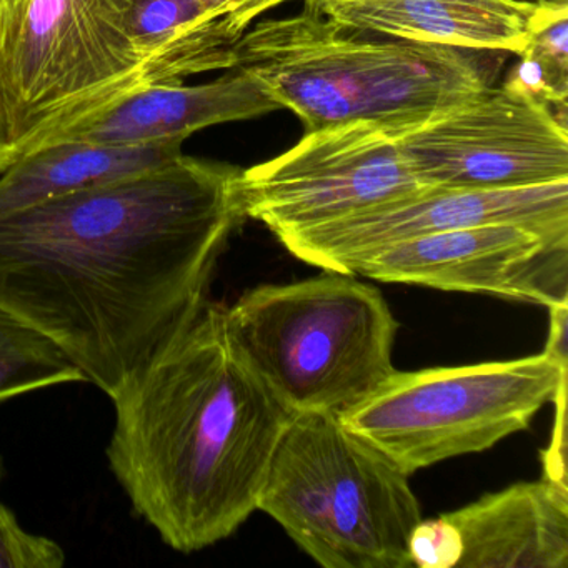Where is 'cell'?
I'll return each mask as SVG.
<instances>
[{"label": "cell", "mask_w": 568, "mask_h": 568, "mask_svg": "<svg viewBox=\"0 0 568 568\" xmlns=\"http://www.w3.org/2000/svg\"><path fill=\"white\" fill-rule=\"evenodd\" d=\"M355 275L551 307L568 301V241L515 224L475 225L388 245Z\"/></svg>", "instance_id": "cell-11"}, {"label": "cell", "mask_w": 568, "mask_h": 568, "mask_svg": "<svg viewBox=\"0 0 568 568\" xmlns=\"http://www.w3.org/2000/svg\"><path fill=\"white\" fill-rule=\"evenodd\" d=\"M135 0H26L0 48L11 165L62 129L148 88ZM9 165V168H11Z\"/></svg>", "instance_id": "cell-6"}, {"label": "cell", "mask_w": 568, "mask_h": 568, "mask_svg": "<svg viewBox=\"0 0 568 568\" xmlns=\"http://www.w3.org/2000/svg\"><path fill=\"white\" fill-rule=\"evenodd\" d=\"M0 478H2V464H0Z\"/></svg>", "instance_id": "cell-25"}, {"label": "cell", "mask_w": 568, "mask_h": 568, "mask_svg": "<svg viewBox=\"0 0 568 568\" xmlns=\"http://www.w3.org/2000/svg\"><path fill=\"white\" fill-rule=\"evenodd\" d=\"M65 551L58 541L31 534L11 508L0 504V568H62Z\"/></svg>", "instance_id": "cell-19"}, {"label": "cell", "mask_w": 568, "mask_h": 568, "mask_svg": "<svg viewBox=\"0 0 568 568\" xmlns=\"http://www.w3.org/2000/svg\"><path fill=\"white\" fill-rule=\"evenodd\" d=\"M504 52L418 44L305 9L248 29L235 45L247 72L305 131L347 122L397 129L494 88Z\"/></svg>", "instance_id": "cell-3"}, {"label": "cell", "mask_w": 568, "mask_h": 568, "mask_svg": "<svg viewBox=\"0 0 568 568\" xmlns=\"http://www.w3.org/2000/svg\"><path fill=\"white\" fill-rule=\"evenodd\" d=\"M11 165V141H9L8 115H6L4 101L0 95V172Z\"/></svg>", "instance_id": "cell-22"}, {"label": "cell", "mask_w": 568, "mask_h": 568, "mask_svg": "<svg viewBox=\"0 0 568 568\" xmlns=\"http://www.w3.org/2000/svg\"><path fill=\"white\" fill-rule=\"evenodd\" d=\"M568 381L547 352L507 362L395 371L341 422L410 477L527 430Z\"/></svg>", "instance_id": "cell-7"}, {"label": "cell", "mask_w": 568, "mask_h": 568, "mask_svg": "<svg viewBox=\"0 0 568 568\" xmlns=\"http://www.w3.org/2000/svg\"><path fill=\"white\" fill-rule=\"evenodd\" d=\"M78 382L88 378L51 338L0 307V402Z\"/></svg>", "instance_id": "cell-17"}, {"label": "cell", "mask_w": 568, "mask_h": 568, "mask_svg": "<svg viewBox=\"0 0 568 568\" xmlns=\"http://www.w3.org/2000/svg\"><path fill=\"white\" fill-rule=\"evenodd\" d=\"M535 4L547 8H568V0H534Z\"/></svg>", "instance_id": "cell-23"}, {"label": "cell", "mask_w": 568, "mask_h": 568, "mask_svg": "<svg viewBox=\"0 0 568 568\" xmlns=\"http://www.w3.org/2000/svg\"><path fill=\"white\" fill-rule=\"evenodd\" d=\"M24 6L26 0H0V48L11 34Z\"/></svg>", "instance_id": "cell-21"}, {"label": "cell", "mask_w": 568, "mask_h": 568, "mask_svg": "<svg viewBox=\"0 0 568 568\" xmlns=\"http://www.w3.org/2000/svg\"><path fill=\"white\" fill-rule=\"evenodd\" d=\"M388 131L424 187L508 191L568 181L567 118L507 85Z\"/></svg>", "instance_id": "cell-8"}, {"label": "cell", "mask_w": 568, "mask_h": 568, "mask_svg": "<svg viewBox=\"0 0 568 568\" xmlns=\"http://www.w3.org/2000/svg\"><path fill=\"white\" fill-rule=\"evenodd\" d=\"M241 171L182 154L0 217V307L112 400L207 304Z\"/></svg>", "instance_id": "cell-1"}, {"label": "cell", "mask_w": 568, "mask_h": 568, "mask_svg": "<svg viewBox=\"0 0 568 568\" xmlns=\"http://www.w3.org/2000/svg\"><path fill=\"white\" fill-rule=\"evenodd\" d=\"M257 510L322 567H414L422 508L408 475L335 415H292Z\"/></svg>", "instance_id": "cell-4"}, {"label": "cell", "mask_w": 568, "mask_h": 568, "mask_svg": "<svg viewBox=\"0 0 568 568\" xmlns=\"http://www.w3.org/2000/svg\"><path fill=\"white\" fill-rule=\"evenodd\" d=\"M112 402L109 467L165 545L204 550L257 510L292 414L239 347L225 305L207 302Z\"/></svg>", "instance_id": "cell-2"}, {"label": "cell", "mask_w": 568, "mask_h": 568, "mask_svg": "<svg viewBox=\"0 0 568 568\" xmlns=\"http://www.w3.org/2000/svg\"><path fill=\"white\" fill-rule=\"evenodd\" d=\"M278 109L281 105L264 85L247 72L231 69L209 84L174 82L139 89L104 111L62 129L41 148L62 141L99 144H144L169 139L185 141L202 129L248 121Z\"/></svg>", "instance_id": "cell-13"}, {"label": "cell", "mask_w": 568, "mask_h": 568, "mask_svg": "<svg viewBox=\"0 0 568 568\" xmlns=\"http://www.w3.org/2000/svg\"><path fill=\"white\" fill-rule=\"evenodd\" d=\"M537 9L525 0H331L315 12L418 44L518 55Z\"/></svg>", "instance_id": "cell-14"}, {"label": "cell", "mask_w": 568, "mask_h": 568, "mask_svg": "<svg viewBox=\"0 0 568 568\" xmlns=\"http://www.w3.org/2000/svg\"><path fill=\"white\" fill-rule=\"evenodd\" d=\"M131 28L148 85L231 71L235 45L248 31L234 19L205 11L199 0H135Z\"/></svg>", "instance_id": "cell-16"}, {"label": "cell", "mask_w": 568, "mask_h": 568, "mask_svg": "<svg viewBox=\"0 0 568 568\" xmlns=\"http://www.w3.org/2000/svg\"><path fill=\"white\" fill-rule=\"evenodd\" d=\"M484 224L521 225L568 241V181L508 191L422 189L278 241L305 264L355 275L365 258L388 245Z\"/></svg>", "instance_id": "cell-10"}, {"label": "cell", "mask_w": 568, "mask_h": 568, "mask_svg": "<svg viewBox=\"0 0 568 568\" xmlns=\"http://www.w3.org/2000/svg\"><path fill=\"white\" fill-rule=\"evenodd\" d=\"M325 2H331V0H304V8L311 9V11H317Z\"/></svg>", "instance_id": "cell-24"}, {"label": "cell", "mask_w": 568, "mask_h": 568, "mask_svg": "<svg viewBox=\"0 0 568 568\" xmlns=\"http://www.w3.org/2000/svg\"><path fill=\"white\" fill-rule=\"evenodd\" d=\"M181 139L144 144L62 141L44 145L0 172V217L62 195L109 184L169 164Z\"/></svg>", "instance_id": "cell-15"}, {"label": "cell", "mask_w": 568, "mask_h": 568, "mask_svg": "<svg viewBox=\"0 0 568 568\" xmlns=\"http://www.w3.org/2000/svg\"><path fill=\"white\" fill-rule=\"evenodd\" d=\"M520 64L504 85L567 118L568 8L538 6Z\"/></svg>", "instance_id": "cell-18"}, {"label": "cell", "mask_w": 568, "mask_h": 568, "mask_svg": "<svg viewBox=\"0 0 568 568\" xmlns=\"http://www.w3.org/2000/svg\"><path fill=\"white\" fill-rule=\"evenodd\" d=\"M390 131L347 122L305 131L284 154L241 171L245 217L275 237L332 224L422 191Z\"/></svg>", "instance_id": "cell-9"}, {"label": "cell", "mask_w": 568, "mask_h": 568, "mask_svg": "<svg viewBox=\"0 0 568 568\" xmlns=\"http://www.w3.org/2000/svg\"><path fill=\"white\" fill-rule=\"evenodd\" d=\"M414 567L567 568L568 488L520 481L424 520L410 538Z\"/></svg>", "instance_id": "cell-12"}, {"label": "cell", "mask_w": 568, "mask_h": 568, "mask_svg": "<svg viewBox=\"0 0 568 568\" xmlns=\"http://www.w3.org/2000/svg\"><path fill=\"white\" fill-rule=\"evenodd\" d=\"M205 11L224 16L251 29L255 19L281 6L284 0H199Z\"/></svg>", "instance_id": "cell-20"}, {"label": "cell", "mask_w": 568, "mask_h": 568, "mask_svg": "<svg viewBox=\"0 0 568 568\" xmlns=\"http://www.w3.org/2000/svg\"><path fill=\"white\" fill-rule=\"evenodd\" d=\"M227 317L239 347L292 415L341 417L395 372L397 321L384 295L354 274L261 285Z\"/></svg>", "instance_id": "cell-5"}]
</instances>
